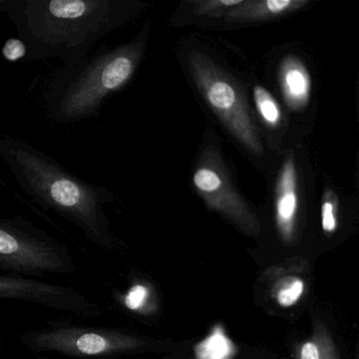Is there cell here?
<instances>
[{
    "label": "cell",
    "instance_id": "cell-1",
    "mask_svg": "<svg viewBox=\"0 0 359 359\" xmlns=\"http://www.w3.org/2000/svg\"><path fill=\"white\" fill-rule=\"evenodd\" d=\"M131 10L119 0H8L5 14L26 45L27 62L58 57L73 66Z\"/></svg>",
    "mask_w": 359,
    "mask_h": 359
},
{
    "label": "cell",
    "instance_id": "cell-2",
    "mask_svg": "<svg viewBox=\"0 0 359 359\" xmlns=\"http://www.w3.org/2000/svg\"><path fill=\"white\" fill-rule=\"evenodd\" d=\"M0 158L37 205L81 229L93 245L112 247L104 209L113 201L110 191L75 175L47 153L13 136L0 135Z\"/></svg>",
    "mask_w": 359,
    "mask_h": 359
},
{
    "label": "cell",
    "instance_id": "cell-3",
    "mask_svg": "<svg viewBox=\"0 0 359 359\" xmlns=\"http://www.w3.org/2000/svg\"><path fill=\"white\" fill-rule=\"evenodd\" d=\"M142 39L116 48L100 47L81 62L54 73L45 93L46 115L60 125L95 118L111 96L135 74Z\"/></svg>",
    "mask_w": 359,
    "mask_h": 359
},
{
    "label": "cell",
    "instance_id": "cell-4",
    "mask_svg": "<svg viewBox=\"0 0 359 359\" xmlns=\"http://www.w3.org/2000/svg\"><path fill=\"white\" fill-rule=\"evenodd\" d=\"M76 270L68 248L22 216L0 217V271L20 276Z\"/></svg>",
    "mask_w": 359,
    "mask_h": 359
},
{
    "label": "cell",
    "instance_id": "cell-5",
    "mask_svg": "<svg viewBox=\"0 0 359 359\" xmlns=\"http://www.w3.org/2000/svg\"><path fill=\"white\" fill-rule=\"evenodd\" d=\"M190 71L197 87L212 110L224 121L231 133L252 153L262 155V144L245 102L234 86L201 52L189 56Z\"/></svg>",
    "mask_w": 359,
    "mask_h": 359
},
{
    "label": "cell",
    "instance_id": "cell-6",
    "mask_svg": "<svg viewBox=\"0 0 359 359\" xmlns=\"http://www.w3.org/2000/svg\"><path fill=\"white\" fill-rule=\"evenodd\" d=\"M22 342L36 353H53L74 359H102L130 350L136 342L111 330L58 325L25 332Z\"/></svg>",
    "mask_w": 359,
    "mask_h": 359
},
{
    "label": "cell",
    "instance_id": "cell-7",
    "mask_svg": "<svg viewBox=\"0 0 359 359\" xmlns=\"http://www.w3.org/2000/svg\"><path fill=\"white\" fill-rule=\"evenodd\" d=\"M0 299L20 300L81 317H97L102 310L74 287L13 274H0Z\"/></svg>",
    "mask_w": 359,
    "mask_h": 359
},
{
    "label": "cell",
    "instance_id": "cell-8",
    "mask_svg": "<svg viewBox=\"0 0 359 359\" xmlns=\"http://www.w3.org/2000/svg\"><path fill=\"white\" fill-rule=\"evenodd\" d=\"M193 184L201 196L214 209L238 220L249 217L245 215L247 209L241 197L219 172L209 167L199 168L193 175Z\"/></svg>",
    "mask_w": 359,
    "mask_h": 359
},
{
    "label": "cell",
    "instance_id": "cell-9",
    "mask_svg": "<svg viewBox=\"0 0 359 359\" xmlns=\"http://www.w3.org/2000/svg\"><path fill=\"white\" fill-rule=\"evenodd\" d=\"M276 222L281 234L290 237L298 211L297 172L293 157L285 159L276 184Z\"/></svg>",
    "mask_w": 359,
    "mask_h": 359
},
{
    "label": "cell",
    "instance_id": "cell-10",
    "mask_svg": "<svg viewBox=\"0 0 359 359\" xmlns=\"http://www.w3.org/2000/svg\"><path fill=\"white\" fill-rule=\"evenodd\" d=\"M279 83L290 109L302 110L308 104L311 94L310 75L298 58L289 56L281 62Z\"/></svg>",
    "mask_w": 359,
    "mask_h": 359
},
{
    "label": "cell",
    "instance_id": "cell-11",
    "mask_svg": "<svg viewBox=\"0 0 359 359\" xmlns=\"http://www.w3.org/2000/svg\"><path fill=\"white\" fill-rule=\"evenodd\" d=\"M308 4L306 0H264L247 1L241 7L230 10L226 16L231 20H262L276 18L300 9Z\"/></svg>",
    "mask_w": 359,
    "mask_h": 359
},
{
    "label": "cell",
    "instance_id": "cell-12",
    "mask_svg": "<svg viewBox=\"0 0 359 359\" xmlns=\"http://www.w3.org/2000/svg\"><path fill=\"white\" fill-rule=\"evenodd\" d=\"M253 95L256 109L264 123L273 129L278 127L281 123V111L276 100L264 88L258 85L254 87Z\"/></svg>",
    "mask_w": 359,
    "mask_h": 359
},
{
    "label": "cell",
    "instance_id": "cell-13",
    "mask_svg": "<svg viewBox=\"0 0 359 359\" xmlns=\"http://www.w3.org/2000/svg\"><path fill=\"white\" fill-rule=\"evenodd\" d=\"M321 226L325 233L335 232L337 229V197L327 191L321 205Z\"/></svg>",
    "mask_w": 359,
    "mask_h": 359
},
{
    "label": "cell",
    "instance_id": "cell-14",
    "mask_svg": "<svg viewBox=\"0 0 359 359\" xmlns=\"http://www.w3.org/2000/svg\"><path fill=\"white\" fill-rule=\"evenodd\" d=\"M245 0H209V1H196L194 3L195 12L201 15H222L226 10H233L241 7Z\"/></svg>",
    "mask_w": 359,
    "mask_h": 359
},
{
    "label": "cell",
    "instance_id": "cell-15",
    "mask_svg": "<svg viewBox=\"0 0 359 359\" xmlns=\"http://www.w3.org/2000/svg\"><path fill=\"white\" fill-rule=\"evenodd\" d=\"M304 291V283L302 279L292 278L285 287L279 289L276 294L277 304L283 308L294 306L302 297Z\"/></svg>",
    "mask_w": 359,
    "mask_h": 359
},
{
    "label": "cell",
    "instance_id": "cell-16",
    "mask_svg": "<svg viewBox=\"0 0 359 359\" xmlns=\"http://www.w3.org/2000/svg\"><path fill=\"white\" fill-rule=\"evenodd\" d=\"M1 55H3L4 60L9 62H20V60H26V45L20 39H7L3 49H1Z\"/></svg>",
    "mask_w": 359,
    "mask_h": 359
},
{
    "label": "cell",
    "instance_id": "cell-17",
    "mask_svg": "<svg viewBox=\"0 0 359 359\" xmlns=\"http://www.w3.org/2000/svg\"><path fill=\"white\" fill-rule=\"evenodd\" d=\"M148 290L142 285H136L130 290L125 298V304L130 310H138L144 306L148 298Z\"/></svg>",
    "mask_w": 359,
    "mask_h": 359
},
{
    "label": "cell",
    "instance_id": "cell-18",
    "mask_svg": "<svg viewBox=\"0 0 359 359\" xmlns=\"http://www.w3.org/2000/svg\"><path fill=\"white\" fill-rule=\"evenodd\" d=\"M300 359H320V350L314 341L304 342L300 348Z\"/></svg>",
    "mask_w": 359,
    "mask_h": 359
},
{
    "label": "cell",
    "instance_id": "cell-19",
    "mask_svg": "<svg viewBox=\"0 0 359 359\" xmlns=\"http://www.w3.org/2000/svg\"><path fill=\"white\" fill-rule=\"evenodd\" d=\"M8 0H0V14H5L6 8H7Z\"/></svg>",
    "mask_w": 359,
    "mask_h": 359
}]
</instances>
